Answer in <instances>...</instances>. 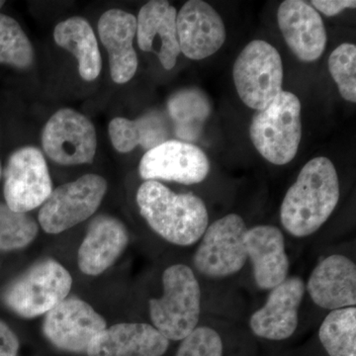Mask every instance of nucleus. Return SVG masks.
Segmentation results:
<instances>
[{
	"mask_svg": "<svg viewBox=\"0 0 356 356\" xmlns=\"http://www.w3.org/2000/svg\"><path fill=\"white\" fill-rule=\"evenodd\" d=\"M339 181L329 159H311L286 192L280 207V221L288 233L305 238L318 231L336 209Z\"/></svg>",
	"mask_w": 356,
	"mask_h": 356,
	"instance_id": "f257e3e1",
	"label": "nucleus"
},
{
	"mask_svg": "<svg viewBox=\"0 0 356 356\" xmlns=\"http://www.w3.org/2000/svg\"><path fill=\"white\" fill-rule=\"evenodd\" d=\"M140 215L166 242L187 247L197 243L209 226L205 203L193 193H175L147 180L137 192Z\"/></svg>",
	"mask_w": 356,
	"mask_h": 356,
	"instance_id": "f03ea898",
	"label": "nucleus"
},
{
	"mask_svg": "<svg viewBox=\"0 0 356 356\" xmlns=\"http://www.w3.org/2000/svg\"><path fill=\"white\" fill-rule=\"evenodd\" d=\"M161 297L149 300L154 327L168 341H182L197 327L201 289L193 270L184 264L168 267Z\"/></svg>",
	"mask_w": 356,
	"mask_h": 356,
	"instance_id": "7ed1b4c3",
	"label": "nucleus"
},
{
	"mask_svg": "<svg viewBox=\"0 0 356 356\" xmlns=\"http://www.w3.org/2000/svg\"><path fill=\"white\" fill-rule=\"evenodd\" d=\"M250 136L257 151L269 163H289L296 156L302 139L299 98L282 91L267 108L255 112Z\"/></svg>",
	"mask_w": 356,
	"mask_h": 356,
	"instance_id": "20e7f679",
	"label": "nucleus"
},
{
	"mask_svg": "<svg viewBox=\"0 0 356 356\" xmlns=\"http://www.w3.org/2000/svg\"><path fill=\"white\" fill-rule=\"evenodd\" d=\"M233 79L236 92L248 107L255 111L267 108L283 91L280 51L266 41L250 42L236 58Z\"/></svg>",
	"mask_w": 356,
	"mask_h": 356,
	"instance_id": "39448f33",
	"label": "nucleus"
},
{
	"mask_svg": "<svg viewBox=\"0 0 356 356\" xmlns=\"http://www.w3.org/2000/svg\"><path fill=\"white\" fill-rule=\"evenodd\" d=\"M72 278L53 259L40 261L13 281L4 293L7 307L23 318L46 315L69 296Z\"/></svg>",
	"mask_w": 356,
	"mask_h": 356,
	"instance_id": "423d86ee",
	"label": "nucleus"
},
{
	"mask_svg": "<svg viewBox=\"0 0 356 356\" xmlns=\"http://www.w3.org/2000/svg\"><path fill=\"white\" fill-rule=\"evenodd\" d=\"M242 217L229 214L208 226L193 257L196 270L208 278H225L236 274L248 261Z\"/></svg>",
	"mask_w": 356,
	"mask_h": 356,
	"instance_id": "0eeeda50",
	"label": "nucleus"
},
{
	"mask_svg": "<svg viewBox=\"0 0 356 356\" xmlns=\"http://www.w3.org/2000/svg\"><path fill=\"white\" fill-rule=\"evenodd\" d=\"M106 192V180L97 175H86L60 185L42 205L40 226L53 235L76 226L95 214Z\"/></svg>",
	"mask_w": 356,
	"mask_h": 356,
	"instance_id": "6e6552de",
	"label": "nucleus"
},
{
	"mask_svg": "<svg viewBox=\"0 0 356 356\" xmlns=\"http://www.w3.org/2000/svg\"><path fill=\"white\" fill-rule=\"evenodd\" d=\"M53 191L48 165L35 147H24L11 154L4 170V198L16 212L27 213L43 205Z\"/></svg>",
	"mask_w": 356,
	"mask_h": 356,
	"instance_id": "1a4fd4ad",
	"label": "nucleus"
},
{
	"mask_svg": "<svg viewBox=\"0 0 356 356\" xmlns=\"http://www.w3.org/2000/svg\"><path fill=\"white\" fill-rule=\"evenodd\" d=\"M42 146L47 156L58 165L91 163L97 149L95 126L76 110H58L44 127Z\"/></svg>",
	"mask_w": 356,
	"mask_h": 356,
	"instance_id": "9d476101",
	"label": "nucleus"
},
{
	"mask_svg": "<svg viewBox=\"0 0 356 356\" xmlns=\"http://www.w3.org/2000/svg\"><path fill=\"white\" fill-rule=\"evenodd\" d=\"M139 172L146 181L197 184L209 175L210 161L202 149L191 143L168 140L144 154Z\"/></svg>",
	"mask_w": 356,
	"mask_h": 356,
	"instance_id": "9b49d317",
	"label": "nucleus"
},
{
	"mask_svg": "<svg viewBox=\"0 0 356 356\" xmlns=\"http://www.w3.org/2000/svg\"><path fill=\"white\" fill-rule=\"evenodd\" d=\"M106 329V322L86 302L67 298L46 314L43 332L54 346L63 350L81 353Z\"/></svg>",
	"mask_w": 356,
	"mask_h": 356,
	"instance_id": "f8f14e48",
	"label": "nucleus"
},
{
	"mask_svg": "<svg viewBox=\"0 0 356 356\" xmlns=\"http://www.w3.org/2000/svg\"><path fill=\"white\" fill-rule=\"evenodd\" d=\"M180 51L191 60L209 58L226 41V27L220 14L207 2L189 0L177 13Z\"/></svg>",
	"mask_w": 356,
	"mask_h": 356,
	"instance_id": "ddd939ff",
	"label": "nucleus"
},
{
	"mask_svg": "<svg viewBox=\"0 0 356 356\" xmlns=\"http://www.w3.org/2000/svg\"><path fill=\"white\" fill-rule=\"evenodd\" d=\"M305 291V283L296 276L287 277L271 289L266 304L250 318L255 336L269 341L289 339L298 327V312Z\"/></svg>",
	"mask_w": 356,
	"mask_h": 356,
	"instance_id": "4468645a",
	"label": "nucleus"
},
{
	"mask_svg": "<svg viewBox=\"0 0 356 356\" xmlns=\"http://www.w3.org/2000/svg\"><path fill=\"white\" fill-rule=\"evenodd\" d=\"M277 21L287 46L300 60L315 62L324 54L327 42L325 24L308 2L285 0L278 7Z\"/></svg>",
	"mask_w": 356,
	"mask_h": 356,
	"instance_id": "2eb2a0df",
	"label": "nucleus"
},
{
	"mask_svg": "<svg viewBox=\"0 0 356 356\" xmlns=\"http://www.w3.org/2000/svg\"><path fill=\"white\" fill-rule=\"evenodd\" d=\"M177 11L170 2L153 0L140 8L137 18V39L140 49L158 56L166 70L177 65L181 54L178 44Z\"/></svg>",
	"mask_w": 356,
	"mask_h": 356,
	"instance_id": "dca6fc26",
	"label": "nucleus"
},
{
	"mask_svg": "<svg viewBox=\"0 0 356 356\" xmlns=\"http://www.w3.org/2000/svg\"><path fill=\"white\" fill-rule=\"evenodd\" d=\"M307 291L314 303L325 310L356 305V266L341 254L323 259L312 273Z\"/></svg>",
	"mask_w": 356,
	"mask_h": 356,
	"instance_id": "f3484780",
	"label": "nucleus"
},
{
	"mask_svg": "<svg viewBox=\"0 0 356 356\" xmlns=\"http://www.w3.org/2000/svg\"><path fill=\"white\" fill-rule=\"evenodd\" d=\"M170 341L144 323H122L106 327L89 344L88 356H161Z\"/></svg>",
	"mask_w": 356,
	"mask_h": 356,
	"instance_id": "a211bd4d",
	"label": "nucleus"
},
{
	"mask_svg": "<svg viewBox=\"0 0 356 356\" xmlns=\"http://www.w3.org/2000/svg\"><path fill=\"white\" fill-rule=\"evenodd\" d=\"M245 248L255 283L261 289H273L286 280L289 259L285 252L284 236L277 227L261 225L248 229Z\"/></svg>",
	"mask_w": 356,
	"mask_h": 356,
	"instance_id": "6ab92c4d",
	"label": "nucleus"
},
{
	"mask_svg": "<svg viewBox=\"0 0 356 356\" xmlns=\"http://www.w3.org/2000/svg\"><path fill=\"white\" fill-rule=\"evenodd\" d=\"M98 33L109 55L110 74L116 83H126L138 70V56L133 42L137 33V18L133 14L111 9L98 21Z\"/></svg>",
	"mask_w": 356,
	"mask_h": 356,
	"instance_id": "aec40b11",
	"label": "nucleus"
},
{
	"mask_svg": "<svg viewBox=\"0 0 356 356\" xmlns=\"http://www.w3.org/2000/svg\"><path fill=\"white\" fill-rule=\"evenodd\" d=\"M128 243V229L120 220L107 215L96 217L79 247V269L86 275H100L119 259Z\"/></svg>",
	"mask_w": 356,
	"mask_h": 356,
	"instance_id": "412c9836",
	"label": "nucleus"
},
{
	"mask_svg": "<svg viewBox=\"0 0 356 356\" xmlns=\"http://www.w3.org/2000/svg\"><path fill=\"white\" fill-rule=\"evenodd\" d=\"M172 124L163 112L152 110L135 120L116 117L109 124L112 145L120 153H130L138 146L149 151L168 140Z\"/></svg>",
	"mask_w": 356,
	"mask_h": 356,
	"instance_id": "4be33fe9",
	"label": "nucleus"
},
{
	"mask_svg": "<svg viewBox=\"0 0 356 356\" xmlns=\"http://www.w3.org/2000/svg\"><path fill=\"white\" fill-rule=\"evenodd\" d=\"M54 39L60 48L69 51L79 63V72L84 81H92L99 76L102 58L95 33L81 17H72L56 26Z\"/></svg>",
	"mask_w": 356,
	"mask_h": 356,
	"instance_id": "5701e85b",
	"label": "nucleus"
},
{
	"mask_svg": "<svg viewBox=\"0 0 356 356\" xmlns=\"http://www.w3.org/2000/svg\"><path fill=\"white\" fill-rule=\"evenodd\" d=\"M211 111L209 97L199 88L181 89L168 100V119L175 136L182 142H192L200 137Z\"/></svg>",
	"mask_w": 356,
	"mask_h": 356,
	"instance_id": "b1692460",
	"label": "nucleus"
},
{
	"mask_svg": "<svg viewBox=\"0 0 356 356\" xmlns=\"http://www.w3.org/2000/svg\"><path fill=\"white\" fill-rule=\"evenodd\" d=\"M318 337L330 356H356V308L339 309L325 317Z\"/></svg>",
	"mask_w": 356,
	"mask_h": 356,
	"instance_id": "393cba45",
	"label": "nucleus"
},
{
	"mask_svg": "<svg viewBox=\"0 0 356 356\" xmlns=\"http://www.w3.org/2000/svg\"><path fill=\"white\" fill-rule=\"evenodd\" d=\"M34 62V49L19 23L0 14V64L27 69Z\"/></svg>",
	"mask_w": 356,
	"mask_h": 356,
	"instance_id": "a878e982",
	"label": "nucleus"
},
{
	"mask_svg": "<svg viewBox=\"0 0 356 356\" xmlns=\"http://www.w3.org/2000/svg\"><path fill=\"white\" fill-rule=\"evenodd\" d=\"M37 222L27 213L16 212L0 203V250L25 248L38 235Z\"/></svg>",
	"mask_w": 356,
	"mask_h": 356,
	"instance_id": "bb28decb",
	"label": "nucleus"
},
{
	"mask_svg": "<svg viewBox=\"0 0 356 356\" xmlns=\"http://www.w3.org/2000/svg\"><path fill=\"white\" fill-rule=\"evenodd\" d=\"M330 74L337 83L341 97L356 102V46L343 43L334 50L329 58Z\"/></svg>",
	"mask_w": 356,
	"mask_h": 356,
	"instance_id": "cd10ccee",
	"label": "nucleus"
},
{
	"mask_svg": "<svg viewBox=\"0 0 356 356\" xmlns=\"http://www.w3.org/2000/svg\"><path fill=\"white\" fill-rule=\"evenodd\" d=\"M221 337L209 327H196L178 348L175 356H222Z\"/></svg>",
	"mask_w": 356,
	"mask_h": 356,
	"instance_id": "c85d7f7f",
	"label": "nucleus"
},
{
	"mask_svg": "<svg viewBox=\"0 0 356 356\" xmlns=\"http://www.w3.org/2000/svg\"><path fill=\"white\" fill-rule=\"evenodd\" d=\"M314 8L321 11L325 16H336L343 13L344 9L355 8V0H313L311 2Z\"/></svg>",
	"mask_w": 356,
	"mask_h": 356,
	"instance_id": "c756f323",
	"label": "nucleus"
},
{
	"mask_svg": "<svg viewBox=\"0 0 356 356\" xmlns=\"http://www.w3.org/2000/svg\"><path fill=\"white\" fill-rule=\"evenodd\" d=\"M19 341L13 330L0 321V356H17Z\"/></svg>",
	"mask_w": 356,
	"mask_h": 356,
	"instance_id": "7c9ffc66",
	"label": "nucleus"
},
{
	"mask_svg": "<svg viewBox=\"0 0 356 356\" xmlns=\"http://www.w3.org/2000/svg\"><path fill=\"white\" fill-rule=\"evenodd\" d=\"M2 168H1V163H0V178H1Z\"/></svg>",
	"mask_w": 356,
	"mask_h": 356,
	"instance_id": "2f4dec72",
	"label": "nucleus"
},
{
	"mask_svg": "<svg viewBox=\"0 0 356 356\" xmlns=\"http://www.w3.org/2000/svg\"><path fill=\"white\" fill-rule=\"evenodd\" d=\"M6 3L4 1H0V8H1L2 6H3V4Z\"/></svg>",
	"mask_w": 356,
	"mask_h": 356,
	"instance_id": "473e14b6",
	"label": "nucleus"
}]
</instances>
